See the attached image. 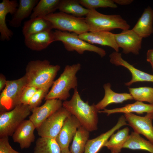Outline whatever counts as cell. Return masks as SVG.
<instances>
[{
	"mask_svg": "<svg viewBox=\"0 0 153 153\" xmlns=\"http://www.w3.org/2000/svg\"><path fill=\"white\" fill-rule=\"evenodd\" d=\"M52 24L53 29L75 33L78 35L89 31L85 18L78 17L62 12H54L44 17Z\"/></svg>",
	"mask_w": 153,
	"mask_h": 153,
	"instance_id": "cell-6",
	"label": "cell"
},
{
	"mask_svg": "<svg viewBox=\"0 0 153 153\" xmlns=\"http://www.w3.org/2000/svg\"><path fill=\"white\" fill-rule=\"evenodd\" d=\"M62 107L75 116L81 126L89 132L97 129L98 111L95 104L90 105L88 101L82 100L77 88L74 90L71 99L63 102Z\"/></svg>",
	"mask_w": 153,
	"mask_h": 153,
	"instance_id": "cell-1",
	"label": "cell"
},
{
	"mask_svg": "<svg viewBox=\"0 0 153 153\" xmlns=\"http://www.w3.org/2000/svg\"><path fill=\"white\" fill-rule=\"evenodd\" d=\"M28 105L21 104L0 115V137L12 136L14 133L31 112Z\"/></svg>",
	"mask_w": 153,
	"mask_h": 153,
	"instance_id": "cell-5",
	"label": "cell"
},
{
	"mask_svg": "<svg viewBox=\"0 0 153 153\" xmlns=\"http://www.w3.org/2000/svg\"><path fill=\"white\" fill-rule=\"evenodd\" d=\"M54 42L53 31L47 30L31 35L24 38L26 46L31 50L40 51Z\"/></svg>",
	"mask_w": 153,
	"mask_h": 153,
	"instance_id": "cell-19",
	"label": "cell"
},
{
	"mask_svg": "<svg viewBox=\"0 0 153 153\" xmlns=\"http://www.w3.org/2000/svg\"><path fill=\"white\" fill-rule=\"evenodd\" d=\"M128 88L133 99L137 101L148 102L153 105V88L142 87Z\"/></svg>",
	"mask_w": 153,
	"mask_h": 153,
	"instance_id": "cell-31",
	"label": "cell"
},
{
	"mask_svg": "<svg viewBox=\"0 0 153 153\" xmlns=\"http://www.w3.org/2000/svg\"><path fill=\"white\" fill-rule=\"evenodd\" d=\"M53 29L51 23L44 17H37L26 21L22 32L24 38L31 35Z\"/></svg>",
	"mask_w": 153,
	"mask_h": 153,
	"instance_id": "cell-23",
	"label": "cell"
},
{
	"mask_svg": "<svg viewBox=\"0 0 153 153\" xmlns=\"http://www.w3.org/2000/svg\"><path fill=\"white\" fill-rule=\"evenodd\" d=\"M85 18L90 31H110L115 29L122 31L129 29L130 26L120 15H106L95 9L90 10Z\"/></svg>",
	"mask_w": 153,
	"mask_h": 153,
	"instance_id": "cell-4",
	"label": "cell"
},
{
	"mask_svg": "<svg viewBox=\"0 0 153 153\" xmlns=\"http://www.w3.org/2000/svg\"><path fill=\"white\" fill-rule=\"evenodd\" d=\"M111 86V84L109 83L104 85V96L101 100L95 104V107L98 111L104 109L110 104L122 103L125 101L133 99L130 94L116 93L112 90Z\"/></svg>",
	"mask_w": 153,
	"mask_h": 153,
	"instance_id": "cell-20",
	"label": "cell"
},
{
	"mask_svg": "<svg viewBox=\"0 0 153 153\" xmlns=\"http://www.w3.org/2000/svg\"><path fill=\"white\" fill-rule=\"evenodd\" d=\"M124 116H121L115 126L110 129L97 137L88 140L86 144L84 153H97L115 131L122 127L127 125Z\"/></svg>",
	"mask_w": 153,
	"mask_h": 153,
	"instance_id": "cell-18",
	"label": "cell"
},
{
	"mask_svg": "<svg viewBox=\"0 0 153 153\" xmlns=\"http://www.w3.org/2000/svg\"><path fill=\"white\" fill-rule=\"evenodd\" d=\"M79 3L90 10L99 8H116L117 5L113 0H79Z\"/></svg>",
	"mask_w": 153,
	"mask_h": 153,
	"instance_id": "cell-32",
	"label": "cell"
},
{
	"mask_svg": "<svg viewBox=\"0 0 153 153\" xmlns=\"http://www.w3.org/2000/svg\"><path fill=\"white\" fill-rule=\"evenodd\" d=\"M39 1L38 0H20L18 7L9 21V25L14 27H20L22 21L31 15Z\"/></svg>",
	"mask_w": 153,
	"mask_h": 153,
	"instance_id": "cell-22",
	"label": "cell"
},
{
	"mask_svg": "<svg viewBox=\"0 0 153 153\" xmlns=\"http://www.w3.org/2000/svg\"><path fill=\"white\" fill-rule=\"evenodd\" d=\"M27 85V80L25 75L17 79L7 80L6 85L0 94V107L10 110L21 104V95Z\"/></svg>",
	"mask_w": 153,
	"mask_h": 153,
	"instance_id": "cell-8",
	"label": "cell"
},
{
	"mask_svg": "<svg viewBox=\"0 0 153 153\" xmlns=\"http://www.w3.org/2000/svg\"><path fill=\"white\" fill-rule=\"evenodd\" d=\"M61 153H71L69 148L61 150Z\"/></svg>",
	"mask_w": 153,
	"mask_h": 153,
	"instance_id": "cell-39",
	"label": "cell"
},
{
	"mask_svg": "<svg viewBox=\"0 0 153 153\" xmlns=\"http://www.w3.org/2000/svg\"><path fill=\"white\" fill-rule=\"evenodd\" d=\"M50 87H51L48 86L37 89L28 104L32 110L34 108L38 106L49 92Z\"/></svg>",
	"mask_w": 153,
	"mask_h": 153,
	"instance_id": "cell-33",
	"label": "cell"
},
{
	"mask_svg": "<svg viewBox=\"0 0 153 153\" xmlns=\"http://www.w3.org/2000/svg\"><path fill=\"white\" fill-rule=\"evenodd\" d=\"M146 60L151 64L153 70V49L148 50L146 53Z\"/></svg>",
	"mask_w": 153,
	"mask_h": 153,
	"instance_id": "cell-36",
	"label": "cell"
},
{
	"mask_svg": "<svg viewBox=\"0 0 153 153\" xmlns=\"http://www.w3.org/2000/svg\"><path fill=\"white\" fill-rule=\"evenodd\" d=\"M129 129L128 127L113 134L104 145L111 153H120L129 135Z\"/></svg>",
	"mask_w": 153,
	"mask_h": 153,
	"instance_id": "cell-25",
	"label": "cell"
},
{
	"mask_svg": "<svg viewBox=\"0 0 153 153\" xmlns=\"http://www.w3.org/2000/svg\"><path fill=\"white\" fill-rule=\"evenodd\" d=\"M110 62L116 66H122L129 71L132 75L131 80L125 84L130 86L137 82H153V75H152L135 68L133 65L124 60L121 57L120 53L114 52L109 56Z\"/></svg>",
	"mask_w": 153,
	"mask_h": 153,
	"instance_id": "cell-13",
	"label": "cell"
},
{
	"mask_svg": "<svg viewBox=\"0 0 153 153\" xmlns=\"http://www.w3.org/2000/svg\"><path fill=\"white\" fill-rule=\"evenodd\" d=\"M81 126L79 122L73 115L66 119L56 138L61 150L69 148L70 143L73 140L78 128Z\"/></svg>",
	"mask_w": 153,
	"mask_h": 153,
	"instance_id": "cell-14",
	"label": "cell"
},
{
	"mask_svg": "<svg viewBox=\"0 0 153 153\" xmlns=\"http://www.w3.org/2000/svg\"><path fill=\"white\" fill-rule=\"evenodd\" d=\"M79 37L87 42L107 46L118 52L119 47L115 39V34L110 31H89L78 35Z\"/></svg>",
	"mask_w": 153,
	"mask_h": 153,
	"instance_id": "cell-16",
	"label": "cell"
},
{
	"mask_svg": "<svg viewBox=\"0 0 153 153\" xmlns=\"http://www.w3.org/2000/svg\"><path fill=\"white\" fill-rule=\"evenodd\" d=\"M116 42L119 47L123 49L122 52L127 54L132 53L138 55L141 48L142 39L131 29L122 31L115 34Z\"/></svg>",
	"mask_w": 153,
	"mask_h": 153,
	"instance_id": "cell-11",
	"label": "cell"
},
{
	"mask_svg": "<svg viewBox=\"0 0 153 153\" xmlns=\"http://www.w3.org/2000/svg\"><path fill=\"white\" fill-rule=\"evenodd\" d=\"M62 103L61 101L58 99L46 100L42 106L32 109L29 119L33 123L37 129L46 119L62 107Z\"/></svg>",
	"mask_w": 153,
	"mask_h": 153,
	"instance_id": "cell-12",
	"label": "cell"
},
{
	"mask_svg": "<svg viewBox=\"0 0 153 153\" xmlns=\"http://www.w3.org/2000/svg\"><path fill=\"white\" fill-rule=\"evenodd\" d=\"M123 148L132 150H144L153 153V144L134 131L132 132L129 135Z\"/></svg>",
	"mask_w": 153,
	"mask_h": 153,
	"instance_id": "cell-26",
	"label": "cell"
},
{
	"mask_svg": "<svg viewBox=\"0 0 153 153\" xmlns=\"http://www.w3.org/2000/svg\"><path fill=\"white\" fill-rule=\"evenodd\" d=\"M60 0H41L34 7L30 18L44 17L54 12L58 8Z\"/></svg>",
	"mask_w": 153,
	"mask_h": 153,
	"instance_id": "cell-29",
	"label": "cell"
},
{
	"mask_svg": "<svg viewBox=\"0 0 153 153\" xmlns=\"http://www.w3.org/2000/svg\"><path fill=\"white\" fill-rule=\"evenodd\" d=\"M116 4L121 5H128L131 4L133 1V0H113Z\"/></svg>",
	"mask_w": 153,
	"mask_h": 153,
	"instance_id": "cell-38",
	"label": "cell"
},
{
	"mask_svg": "<svg viewBox=\"0 0 153 153\" xmlns=\"http://www.w3.org/2000/svg\"><path fill=\"white\" fill-rule=\"evenodd\" d=\"M54 41H60L68 51H75L78 54H83L85 51L96 53L101 58L106 55L105 51L80 39L78 35L73 32L56 30L53 31Z\"/></svg>",
	"mask_w": 153,
	"mask_h": 153,
	"instance_id": "cell-7",
	"label": "cell"
},
{
	"mask_svg": "<svg viewBox=\"0 0 153 153\" xmlns=\"http://www.w3.org/2000/svg\"><path fill=\"white\" fill-rule=\"evenodd\" d=\"M60 68L58 65L50 64L48 60L30 61L26 69L27 85L39 88L52 87L54 79Z\"/></svg>",
	"mask_w": 153,
	"mask_h": 153,
	"instance_id": "cell-2",
	"label": "cell"
},
{
	"mask_svg": "<svg viewBox=\"0 0 153 153\" xmlns=\"http://www.w3.org/2000/svg\"><path fill=\"white\" fill-rule=\"evenodd\" d=\"M81 68V65L79 63L66 65L59 77L54 81L50 90L44 98L45 100L58 99L61 101L67 100L70 96V90H74L77 88L76 75Z\"/></svg>",
	"mask_w": 153,
	"mask_h": 153,
	"instance_id": "cell-3",
	"label": "cell"
},
{
	"mask_svg": "<svg viewBox=\"0 0 153 153\" xmlns=\"http://www.w3.org/2000/svg\"><path fill=\"white\" fill-rule=\"evenodd\" d=\"M98 112L106 113L107 116L118 113L125 114L135 112L139 114H142L144 112L153 113V105L146 104L142 102L137 101L133 103L126 105L124 107L120 108L111 109H105L103 110L99 111Z\"/></svg>",
	"mask_w": 153,
	"mask_h": 153,
	"instance_id": "cell-24",
	"label": "cell"
},
{
	"mask_svg": "<svg viewBox=\"0 0 153 153\" xmlns=\"http://www.w3.org/2000/svg\"><path fill=\"white\" fill-rule=\"evenodd\" d=\"M6 80L5 76L2 74L0 75V91H2L5 88L7 83Z\"/></svg>",
	"mask_w": 153,
	"mask_h": 153,
	"instance_id": "cell-37",
	"label": "cell"
},
{
	"mask_svg": "<svg viewBox=\"0 0 153 153\" xmlns=\"http://www.w3.org/2000/svg\"><path fill=\"white\" fill-rule=\"evenodd\" d=\"M0 153H21L14 150L11 146L8 136L0 137Z\"/></svg>",
	"mask_w": 153,
	"mask_h": 153,
	"instance_id": "cell-35",
	"label": "cell"
},
{
	"mask_svg": "<svg viewBox=\"0 0 153 153\" xmlns=\"http://www.w3.org/2000/svg\"><path fill=\"white\" fill-rule=\"evenodd\" d=\"M58 9L60 12L78 17L86 16L89 11L76 0H60Z\"/></svg>",
	"mask_w": 153,
	"mask_h": 153,
	"instance_id": "cell-27",
	"label": "cell"
},
{
	"mask_svg": "<svg viewBox=\"0 0 153 153\" xmlns=\"http://www.w3.org/2000/svg\"><path fill=\"white\" fill-rule=\"evenodd\" d=\"M36 129L34 124L30 120H25L12 135L13 141L18 143L22 149L29 148L35 141L34 131Z\"/></svg>",
	"mask_w": 153,
	"mask_h": 153,
	"instance_id": "cell-15",
	"label": "cell"
},
{
	"mask_svg": "<svg viewBox=\"0 0 153 153\" xmlns=\"http://www.w3.org/2000/svg\"><path fill=\"white\" fill-rule=\"evenodd\" d=\"M153 10L148 6L132 29L142 38L147 37L153 33Z\"/></svg>",
	"mask_w": 153,
	"mask_h": 153,
	"instance_id": "cell-21",
	"label": "cell"
},
{
	"mask_svg": "<svg viewBox=\"0 0 153 153\" xmlns=\"http://www.w3.org/2000/svg\"><path fill=\"white\" fill-rule=\"evenodd\" d=\"M61 149L56 138L40 137L36 141L34 153H61Z\"/></svg>",
	"mask_w": 153,
	"mask_h": 153,
	"instance_id": "cell-28",
	"label": "cell"
},
{
	"mask_svg": "<svg viewBox=\"0 0 153 153\" xmlns=\"http://www.w3.org/2000/svg\"><path fill=\"white\" fill-rule=\"evenodd\" d=\"M89 132L81 126L78 128L70 147L71 153H84L86 144L89 140Z\"/></svg>",
	"mask_w": 153,
	"mask_h": 153,
	"instance_id": "cell-30",
	"label": "cell"
},
{
	"mask_svg": "<svg viewBox=\"0 0 153 153\" xmlns=\"http://www.w3.org/2000/svg\"><path fill=\"white\" fill-rule=\"evenodd\" d=\"M38 88L27 85L23 90L20 100V104L28 105V103Z\"/></svg>",
	"mask_w": 153,
	"mask_h": 153,
	"instance_id": "cell-34",
	"label": "cell"
},
{
	"mask_svg": "<svg viewBox=\"0 0 153 153\" xmlns=\"http://www.w3.org/2000/svg\"><path fill=\"white\" fill-rule=\"evenodd\" d=\"M71 114L62 107L46 119L37 128L40 137L56 138L60 132L64 121Z\"/></svg>",
	"mask_w": 153,
	"mask_h": 153,
	"instance_id": "cell-9",
	"label": "cell"
},
{
	"mask_svg": "<svg viewBox=\"0 0 153 153\" xmlns=\"http://www.w3.org/2000/svg\"><path fill=\"white\" fill-rule=\"evenodd\" d=\"M18 6V3L15 0H3L0 3V38L1 41H8L13 35V32L7 26L6 18L8 14L13 15Z\"/></svg>",
	"mask_w": 153,
	"mask_h": 153,
	"instance_id": "cell-17",
	"label": "cell"
},
{
	"mask_svg": "<svg viewBox=\"0 0 153 153\" xmlns=\"http://www.w3.org/2000/svg\"><path fill=\"white\" fill-rule=\"evenodd\" d=\"M124 116L134 132L143 135L153 144V113H147L144 116L132 113L125 114Z\"/></svg>",
	"mask_w": 153,
	"mask_h": 153,
	"instance_id": "cell-10",
	"label": "cell"
}]
</instances>
